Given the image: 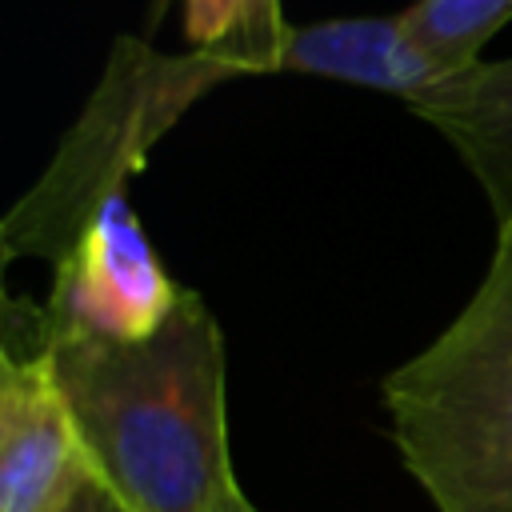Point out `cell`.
I'll return each instance as SVG.
<instances>
[{"mask_svg":"<svg viewBox=\"0 0 512 512\" xmlns=\"http://www.w3.org/2000/svg\"><path fill=\"white\" fill-rule=\"evenodd\" d=\"M52 352L60 388L120 512H220L240 488L228 460L224 336L196 292L140 340L68 336Z\"/></svg>","mask_w":512,"mask_h":512,"instance_id":"6da1fadb","label":"cell"},{"mask_svg":"<svg viewBox=\"0 0 512 512\" xmlns=\"http://www.w3.org/2000/svg\"><path fill=\"white\" fill-rule=\"evenodd\" d=\"M384 404L436 512H512V220L464 312L384 380Z\"/></svg>","mask_w":512,"mask_h":512,"instance_id":"7a4b0ae2","label":"cell"},{"mask_svg":"<svg viewBox=\"0 0 512 512\" xmlns=\"http://www.w3.org/2000/svg\"><path fill=\"white\" fill-rule=\"evenodd\" d=\"M224 76L240 72L204 52L156 56L144 44H120L52 172L12 212L8 244L28 240V248L60 260L96 204L124 188V176L140 168L148 144L180 116V108Z\"/></svg>","mask_w":512,"mask_h":512,"instance_id":"3957f363","label":"cell"},{"mask_svg":"<svg viewBox=\"0 0 512 512\" xmlns=\"http://www.w3.org/2000/svg\"><path fill=\"white\" fill-rule=\"evenodd\" d=\"M184 288L160 268L124 188L96 204L56 260V284L36 324V344L68 336L140 340L164 324Z\"/></svg>","mask_w":512,"mask_h":512,"instance_id":"277c9868","label":"cell"},{"mask_svg":"<svg viewBox=\"0 0 512 512\" xmlns=\"http://www.w3.org/2000/svg\"><path fill=\"white\" fill-rule=\"evenodd\" d=\"M96 484L92 456L60 388L52 352L4 348L0 376V512H68Z\"/></svg>","mask_w":512,"mask_h":512,"instance_id":"5b68a950","label":"cell"},{"mask_svg":"<svg viewBox=\"0 0 512 512\" xmlns=\"http://www.w3.org/2000/svg\"><path fill=\"white\" fill-rule=\"evenodd\" d=\"M280 72L328 76L404 100L448 80V68L408 32L404 16H348L288 28Z\"/></svg>","mask_w":512,"mask_h":512,"instance_id":"8992f818","label":"cell"},{"mask_svg":"<svg viewBox=\"0 0 512 512\" xmlns=\"http://www.w3.org/2000/svg\"><path fill=\"white\" fill-rule=\"evenodd\" d=\"M408 108L472 168L500 220H512V56L476 60L432 84Z\"/></svg>","mask_w":512,"mask_h":512,"instance_id":"52a82bcc","label":"cell"},{"mask_svg":"<svg viewBox=\"0 0 512 512\" xmlns=\"http://www.w3.org/2000/svg\"><path fill=\"white\" fill-rule=\"evenodd\" d=\"M184 32L196 52L244 72H280L288 24L280 0H184Z\"/></svg>","mask_w":512,"mask_h":512,"instance_id":"ba28073f","label":"cell"},{"mask_svg":"<svg viewBox=\"0 0 512 512\" xmlns=\"http://www.w3.org/2000/svg\"><path fill=\"white\" fill-rule=\"evenodd\" d=\"M400 16L452 76L480 60V48L512 16V0H416Z\"/></svg>","mask_w":512,"mask_h":512,"instance_id":"9c48e42d","label":"cell"},{"mask_svg":"<svg viewBox=\"0 0 512 512\" xmlns=\"http://www.w3.org/2000/svg\"><path fill=\"white\" fill-rule=\"evenodd\" d=\"M68 512H120V504L100 488V484H88L76 500H72V508Z\"/></svg>","mask_w":512,"mask_h":512,"instance_id":"30bf717a","label":"cell"},{"mask_svg":"<svg viewBox=\"0 0 512 512\" xmlns=\"http://www.w3.org/2000/svg\"><path fill=\"white\" fill-rule=\"evenodd\" d=\"M220 512H256V508H252V504H248V496H244V492L236 488V492L228 496V504H224Z\"/></svg>","mask_w":512,"mask_h":512,"instance_id":"8fae6325","label":"cell"}]
</instances>
